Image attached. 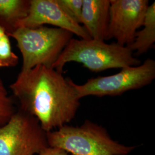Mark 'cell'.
<instances>
[{
	"label": "cell",
	"instance_id": "cell-1",
	"mask_svg": "<svg viewBox=\"0 0 155 155\" xmlns=\"http://www.w3.org/2000/svg\"><path fill=\"white\" fill-rule=\"evenodd\" d=\"M71 81L54 68L40 65L21 71L9 87L19 109L36 118L48 132L67 125L76 116L80 99Z\"/></svg>",
	"mask_w": 155,
	"mask_h": 155
},
{
	"label": "cell",
	"instance_id": "cell-2",
	"mask_svg": "<svg viewBox=\"0 0 155 155\" xmlns=\"http://www.w3.org/2000/svg\"><path fill=\"white\" fill-rule=\"evenodd\" d=\"M69 62L82 64L93 72L141 64L127 46L116 43L107 44L105 41L93 39L74 38L70 40L52 68L63 73L64 66Z\"/></svg>",
	"mask_w": 155,
	"mask_h": 155
},
{
	"label": "cell",
	"instance_id": "cell-3",
	"mask_svg": "<svg viewBox=\"0 0 155 155\" xmlns=\"http://www.w3.org/2000/svg\"><path fill=\"white\" fill-rule=\"evenodd\" d=\"M46 135L49 147L71 155H127L134 148L114 141L104 127L89 120L79 127L65 125Z\"/></svg>",
	"mask_w": 155,
	"mask_h": 155
},
{
	"label": "cell",
	"instance_id": "cell-4",
	"mask_svg": "<svg viewBox=\"0 0 155 155\" xmlns=\"http://www.w3.org/2000/svg\"><path fill=\"white\" fill-rule=\"evenodd\" d=\"M73 35L61 28L45 25L18 28L10 37L16 41L22 55L21 71L40 65L52 68Z\"/></svg>",
	"mask_w": 155,
	"mask_h": 155
},
{
	"label": "cell",
	"instance_id": "cell-5",
	"mask_svg": "<svg viewBox=\"0 0 155 155\" xmlns=\"http://www.w3.org/2000/svg\"><path fill=\"white\" fill-rule=\"evenodd\" d=\"M155 78V61L148 58L137 66L127 67L116 74L89 79L83 84L71 83L78 98L87 96H117L128 91L143 88Z\"/></svg>",
	"mask_w": 155,
	"mask_h": 155
},
{
	"label": "cell",
	"instance_id": "cell-6",
	"mask_svg": "<svg viewBox=\"0 0 155 155\" xmlns=\"http://www.w3.org/2000/svg\"><path fill=\"white\" fill-rule=\"evenodd\" d=\"M48 147L38 120L20 109L0 125V155H34Z\"/></svg>",
	"mask_w": 155,
	"mask_h": 155
},
{
	"label": "cell",
	"instance_id": "cell-7",
	"mask_svg": "<svg viewBox=\"0 0 155 155\" xmlns=\"http://www.w3.org/2000/svg\"><path fill=\"white\" fill-rule=\"evenodd\" d=\"M149 5L148 0H110L106 40L115 39L118 45H131L143 25Z\"/></svg>",
	"mask_w": 155,
	"mask_h": 155
},
{
	"label": "cell",
	"instance_id": "cell-8",
	"mask_svg": "<svg viewBox=\"0 0 155 155\" xmlns=\"http://www.w3.org/2000/svg\"><path fill=\"white\" fill-rule=\"evenodd\" d=\"M47 24L66 30L80 39H91L82 25L67 15L56 0H30L28 15L20 27L36 28Z\"/></svg>",
	"mask_w": 155,
	"mask_h": 155
},
{
	"label": "cell",
	"instance_id": "cell-9",
	"mask_svg": "<svg viewBox=\"0 0 155 155\" xmlns=\"http://www.w3.org/2000/svg\"><path fill=\"white\" fill-rule=\"evenodd\" d=\"M110 0H83L82 24L91 39L106 40Z\"/></svg>",
	"mask_w": 155,
	"mask_h": 155
},
{
	"label": "cell",
	"instance_id": "cell-10",
	"mask_svg": "<svg viewBox=\"0 0 155 155\" xmlns=\"http://www.w3.org/2000/svg\"><path fill=\"white\" fill-rule=\"evenodd\" d=\"M30 0H0V27L9 37L27 16Z\"/></svg>",
	"mask_w": 155,
	"mask_h": 155
},
{
	"label": "cell",
	"instance_id": "cell-11",
	"mask_svg": "<svg viewBox=\"0 0 155 155\" xmlns=\"http://www.w3.org/2000/svg\"><path fill=\"white\" fill-rule=\"evenodd\" d=\"M143 28L137 31L133 43L127 47L135 56L143 55L153 47L155 42V2L149 5L145 14Z\"/></svg>",
	"mask_w": 155,
	"mask_h": 155
},
{
	"label": "cell",
	"instance_id": "cell-12",
	"mask_svg": "<svg viewBox=\"0 0 155 155\" xmlns=\"http://www.w3.org/2000/svg\"><path fill=\"white\" fill-rule=\"evenodd\" d=\"M18 57L12 51L9 37L6 35L0 40V68L17 65Z\"/></svg>",
	"mask_w": 155,
	"mask_h": 155
},
{
	"label": "cell",
	"instance_id": "cell-13",
	"mask_svg": "<svg viewBox=\"0 0 155 155\" xmlns=\"http://www.w3.org/2000/svg\"><path fill=\"white\" fill-rule=\"evenodd\" d=\"M61 9L73 21L82 24L83 0H56Z\"/></svg>",
	"mask_w": 155,
	"mask_h": 155
},
{
	"label": "cell",
	"instance_id": "cell-14",
	"mask_svg": "<svg viewBox=\"0 0 155 155\" xmlns=\"http://www.w3.org/2000/svg\"><path fill=\"white\" fill-rule=\"evenodd\" d=\"M16 111L11 98L0 93V125L8 122Z\"/></svg>",
	"mask_w": 155,
	"mask_h": 155
},
{
	"label": "cell",
	"instance_id": "cell-15",
	"mask_svg": "<svg viewBox=\"0 0 155 155\" xmlns=\"http://www.w3.org/2000/svg\"><path fill=\"white\" fill-rule=\"evenodd\" d=\"M39 155H68L64 150L59 148L48 147L39 153Z\"/></svg>",
	"mask_w": 155,
	"mask_h": 155
},
{
	"label": "cell",
	"instance_id": "cell-16",
	"mask_svg": "<svg viewBox=\"0 0 155 155\" xmlns=\"http://www.w3.org/2000/svg\"><path fill=\"white\" fill-rule=\"evenodd\" d=\"M0 93H4V94H8L5 87V86L3 84V82H2L1 79H0Z\"/></svg>",
	"mask_w": 155,
	"mask_h": 155
},
{
	"label": "cell",
	"instance_id": "cell-17",
	"mask_svg": "<svg viewBox=\"0 0 155 155\" xmlns=\"http://www.w3.org/2000/svg\"><path fill=\"white\" fill-rule=\"evenodd\" d=\"M6 35H8L5 33L4 30L0 27V40L3 38H4Z\"/></svg>",
	"mask_w": 155,
	"mask_h": 155
}]
</instances>
